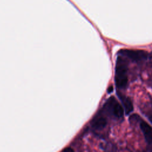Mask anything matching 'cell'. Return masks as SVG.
Listing matches in <instances>:
<instances>
[{
  "label": "cell",
  "instance_id": "6",
  "mask_svg": "<svg viewBox=\"0 0 152 152\" xmlns=\"http://www.w3.org/2000/svg\"><path fill=\"white\" fill-rule=\"evenodd\" d=\"M107 124L106 119L102 116L95 117L91 122V126L95 129H102L104 128Z\"/></svg>",
  "mask_w": 152,
  "mask_h": 152
},
{
  "label": "cell",
  "instance_id": "5",
  "mask_svg": "<svg viewBox=\"0 0 152 152\" xmlns=\"http://www.w3.org/2000/svg\"><path fill=\"white\" fill-rule=\"evenodd\" d=\"M118 96L122 103L125 114L126 115H129L130 113H131L133 111V109H134V106H133V103L132 100L129 97L125 96L124 95L119 94Z\"/></svg>",
  "mask_w": 152,
  "mask_h": 152
},
{
  "label": "cell",
  "instance_id": "2",
  "mask_svg": "<svg viewBox=\"0 0 152 152\" xmlns=\"http://www.w3.org/2000/svg\"><path fill=\"white\" fill-rule=\"evenodd\" d=\"M118 53L122 56H125L136 62L152 59V52H148L142 50L123 49L119 50Z\"/></svg>",
  "mask_w": 152,
  "mask_h": 152
},
{
  "label": "cell",
  "instance_id": "3",
  "mask_svg": "<svg viewBox=\"0 0 152 152\" xmlns=\"http://www.w3.org/2000/svg\"><path fill=\"white\" fill-rule=\"evenodd\" d=\"M105 109L110 115L116 118H122L124 116V107L118 103V102L113 97H111L107 100L104 105Z\"/></svg>",
  "mask_w": 152,
  "mask_h": 152
},
{
  "label": "cell",
  "instance_id": "1",
  "mask_svg": "<svg viewBox=\"0 0 152 152\" xmlns=\"http://www.w3.org/2000/svg\"><path fill=\"white\" fill-rule=\"evenodd\" d=\"M128 67L126 61L119 55L117 58L115 73V81L116 87L119 89L125 88L128 86Z\"/></svg>",
  "mask_w": 152,
  "mask_h": 152
},
{
  "label": "cell",
  "instance_id": "9",
  "mask_svg": "<svg viewBox=\"0 0 152 152\" xmlns=\"http://www.w3.org/2000/svg\"><path fill=\"white\" fill-rule=\"evenodd\" d=\"M66 150H68V151H72V150L71 148H66V149L64 150V151H66Z\"/></svg>",
  "mask_w": 152,
  "mask_h": 152
},
{
  "label": "cell",
  "instance_id": "7",
  "mask_svg": "<svg viewBox=\"0 0 152 152\" xmlns=\"http://www.w3.org/2000/svg\"><path fill=\"white\" fill-rule=\"evenodd\" d=\"M113 86H110V87L108 88V89H107V92H108V93H112V92L113 91Z\"/></svg>",
  "mask_w": 152,
  "mask_h": 152
},
{
  "label": "cell",
  "instance_id": "8",
  "mask_svg": "<svg viewBox=\"0 0 152 152\" xmlns=\"http://www.w3.org/2000/svg\"><path fill=\"white\" fill-rule=\"evenodd\" d=\"M148 119L150 121V122L152 124V115H151L148 116Z\"/></svg>",
  "mask_w": 152,
  "mask_h": 152
},
{
  "label": "cell",
  "instance_id": "4",
  "mask_svg": "<svg viewBox=\"0 0 152 152\" xmlns=\"http://www.w3.org/2000/svg\"><path fill=\"white\" fill-rule=\"evenodd\" d=\"M140 128L143 133L145 141L148 145H152V127L144 121H141Z\"/></svg>",
  "mask_w": 152,
  "mask_h": 152
}]
</instances>
